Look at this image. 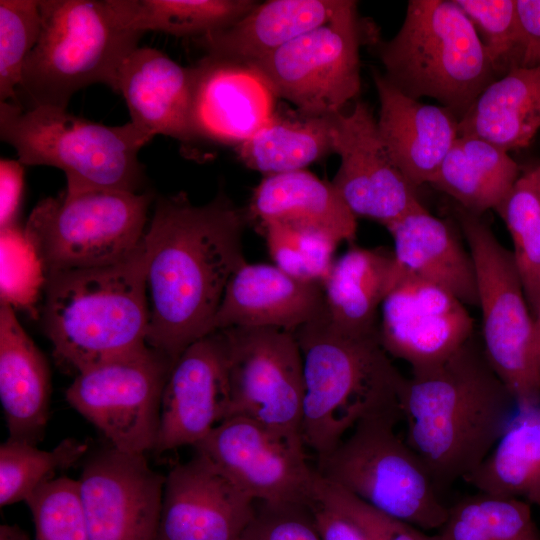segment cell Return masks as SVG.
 Returning <instances> with one entry per match:
<instances>
[{"label":"cell","instance_id":"obj_1","mask_svg":"<svg viewBox=\"0 0 540 540\" xmlns=\"http://www.w3.org/2000/svg\"><path fill=\"white\" fill-rule=\"evenodd\" d=\"M245 224L223 191L202 205L184 193L157 199L145 233L149 347L175 361L208 335L230 278L247 263Z\"/></svg>","mask_w":540,"mask_h":540},{"label":"cell","instance_id":"obj_2","mask_svg":"<svg viewBox=\"0 0 540 540\" xmlns=\"http://www.w3.org/2000/svg\"><path fill=\"white\" fill-rule=\"evenodd\" d=\"M400 406L405 440L439 490L482 463L518 407L474 333L441 363L412 370Z\"/></svg>","mask_w":540,"mask_h":540},{"label":"cell","instance_id":"obj_3","mask_svg":"<svg viewBox=\"0 0 540 540\" xmlns=\"http://www.w3.org/2000/svg\"><path fill=\"white\" fill-rule=\"evenodd\" d=\"M148 256L144 236L119 262L45 277L42 325L60 365L78 374L148 346Z\"/></svg>","mask_w":540,"mask_h":540},{"label":"cell","instance_id":"obj_4","mask_svg":"<svg viewBox=\"0 0 540 540\" xmlns=\"http://www.w3.org/2000/svg\"><path fill=\"white\" fill-rule=\"evenodd\" d=\"M294 335L303 360L301 435L317 457L330 452L362 420L401 414L405 377L378 333H345L325 313Z\"/></svg>","mask_w":540,"mask_h":540},{"label":"cell","instance_id":"obj_5","mask_svg":"<svg viewBox=\"0 0 540 540\" xmlns=\"http://www.w3.org/2000/svg\"><path fill=\"white\" fill-rule=\"evenodd\" d=\"M41 29L28 55L14 104L67 109L94 84L116 92L119 69L142 33L129 29L110 0H40Z\"/></svg>","mask_w":540,"mask_h":540},{"label":"cell","instance_id":"obj_6","mask_svg":"<svg viewBox=\"0 0 540 540\" xmlns=\"http://www.w3.org/2000/svg\"><path fill=\"white\" fill-rule=\"evenodd\" d=\"M377 53L383 75L402 93L433 98L459 120L499 78L454 0H410L399 31L378 43Z\"/></svg>","mask_w":540,"mask_h":540},{"label":"cell","instance_id":"obj_7","mask_svg":"<svg viewBox=\"0 0 540 540\" xmlns=\"http://www.w3.org/2000/svg\"><path fill=\"white\" fill-rule=\"evenodd\" d=\"M0 138L22 165L62 170L67 191L139 192L144 172L138 154L151 141L131 122L108 126L67 109L25 110L12 102H0Z\"/></svg>","mask_w":540,"mask_h":540},{"label":"cell","instance_id":"obj_8","mask_svg":"<svg viewBox=\"0 0 540 540\" xmlns=\"http://www.w3.org/2000/svg\"><path fill=\"white\" fill-rule=\"evenodd\" d=\"M400 418L389 414L362 420L317 457L315 470L380 512L424 531L439 530L448 507L421 459L396 433Z\"/></svg>","mask_w":540,"mask_h":540},{"label":"cell","instance_id":"obj_9","mask_svg":"<svg viewBox=\"0 0 540 540\" xmlns=\"http://www.w3.org/2000/svg\"><path fill=\"white\" fill-rule=\"evenodd\" d=\"M152 201L148 191L64 190L37 203L25 235L45 277L113 264L141 244Z\"/></svg>","mask_w":540,"mask_h":540},{"label":"cell","instance_id":"obj_10","mask_svg":"<svg viewBox=\"0 0 540 540\" xmlns=\"http://www.w3.org/2000/svg\"><path fill=\"white\" fill-rule=\"evenodd\" d=\"M459 219L475 267L485 354L518 406L540 404L533 316L512 251L479 215L462 209Z\"/></svg>","mask_w":540,"mask_h":540},{"label":"cell","instance_id":"obj_11","mask_svg":"<svg viewBox=\"0 0 540 540\" xmlns=\"http://www.w3.org/2000/svg\"><path fill=\"white\" fill-rule=\"evenodd\" d=\"M365 36L357 3L348 0L327 23L247 65L275 98L291 103L297 112L332 116L359 95Z\"/></svg>","mask_w":540,"mask_h":540},{"label":"cell","instance_id":"obj_12","mask_svg":"<svg viewBox=\"0 0 540 540\" xmlns=\"http://www.w3.org/2000/svg\"><path fill=\"white\" fill-rule=\"evenodd\" d=\"M218 332L224 344L229 384L226 419H251L305 449L301 435L303 360L294 333L241 327Z\"/></svg>","mask_w":540,"mask_h":540},{"label":"cell","instance_id":"obj_13","mask_svg":"<svg viewBox=\"0 0 540 540\" xmlns=\"http://www.w3.org/2000/svg\"><path fill=\"white\" fill-rule=\"evenodd\" d=\"M174 360L147 346L76 374L66 400L121 452L154 451Z\"/></svg>","mask_w":540,"mask_h":540},{"label":"cell","instance_id":"obj_14","mask_svg":"<svg viewBox=\"0 0 540 540\" xmlns=\"http://www.w3.org/2000/svg\"><path fill=\"white\" fill-rule=\"evenodd\" d=\"M256 503L310 504L315 469L298 447L251 419L230 417L194 446Z\"/></svg>","mask_w":540,"mask_h":540},{"label":"cell","instance_id":"obj_15","mask_svg":"<svg viewBox=\"0 0 540 540\" xmlns=\"http://www.w3.org/2000/svg\"><path fill=\"white\" fill-rule=\"evenodd\" d=\"M77 481L90 540H154L165 476L145 455L101 449L86 459Z\"/></svg>","mask_w":540,"mask_h":540},{"label":"cell","instance_id":"obj_16","mask_svg":"<svg viewBox=\"0 0 540 540\" xmlns=\"http://www.w3.org/2000/svg\"><path fill=\"white\" fill-rule=\"evenodd\" d=\"M340 165L331 182L350 211L385 227L422 206L416 187L394 163L369 105L356 100L333 116Z\"/></svg>","mask_w":540,"mask_h":540},{"label":"cell","instance_id":"obj_17","mask_svg":"<svg viewBox=\"0 0 540 540\" xmlns=\"http://www.w3.org/2000/svg\"><path fill=\"white\" fill-rule=\"evenodd\" d=\"M380 312L383 348L389 356L409 363L412 370L441 363L474 333V321L465 304L401 267Z\"/></svg>","mask_w":540,"mask_h":540},{"label":"cell","instance_id":"obj_18","mask_svg":"<svg viewBox=\"0 0 540 540\" xmlns=\"http://www.w3.org/2000/svg\"><path fill=\"white\" fill-rule=\"evenodd\" d=\"M256 502L199 453L165 476L154 540H241Z\"/></svg>","mask_w":540,"mask_h":540},{"label":"cell","instance_id":"obj_19","mask_svg":"<svg viewBox=\"0 0 540 540\" xmlns=\"http://www.w3.org/2000/svg\"><path fill=\"white\" fill-rule=\"evenodd\" d=\"M226 355L217 331L189 345L175 360L161 402L154 452L194 447L228 414Z\"/></svg>","mask_w":540,"mask_h":540},{"label":"cell","instance_id":"obj_20","mask_svg":"<svg viewBox=\"0 0 540 540\" xmlns=\"http://www.w3.org/2000/svg\"><path fill=\"white\" fill-rule=\"evenodd\" d=\"M324 313L322 284L297 279L275 265L247 262L230 278L208 335L233 327L294 333Z\"/></svg>","mask_w":540,"mask_h":540},{"label":"cell","instance_id":"obj_21","mask_svg":"<svg viewBox=\"0 0 540 540\" xmlns=\"http://www.w3.org/2000/svg\"><path fill=\"white\" fill-rule=\"evenodd\" d=\"M193 71V123L198 140L236 147L275 113V96L247 64L206 56Z\"/></svg>","mask_w":540,"mask_h":540},{"label":"cell","instance_id":"obj_22","mask_svg":"<svg viewBox=\"0 0 540 540\" xmlns=\"http://www.w3.org/2000/svg\"><path fill=\"white\" fill-rule=\"evenodd\" d=\"M130 122L151 140L165 135L182 143L198 141L193 123L194 71L163 52L138 46L123 61L116 92Z\"/></svg>","mask_w":540,"mask_h":540},{"label":"cell","instance_id":"obj_23","mask_svg":"<svg viewBox=\"0 0 540 540\" xmlns=\"http://www.w3.org/2000/svg\"><path fill=\"white\" fill-rule=\"evenodd\" d=\"M372 77L380 103L377 124L391 158L413 186L429 184L459 136V119L443 106L405 95L377 70Z\"/></svg>","mask_w":540,"mask_h":540},{"label":"cell","instance_id":"obj_24","mask_svg":"<svg viewBox=\"0 0 540 540\" xmlns=\"http://www.w3.org/2000/svg\"><path fill=\"white\" fill-rule=\"evenodd\" d=\"M48 363L8 303L0 307V400L9 438L37 445L49 418Z\"/></svg>","mask_w":540,"mask_h":540},{"label":"cell","instance_id":"obj_25","mask_svg":"<svg viewBox=\"0 0 540 540\" xmlns=\"http://www.w3.org/2000/svg\"><path fill=\"white\" fill-rule=\"evenodd\" d=\"M348 0H270L231 26L198 38L208 57L248 64L330 21Z\"/></svg>","mask_w":540,"mask_h":540},{"label":"cell","instance_id":"obj_26","mask_svg":"<svg viewBox=\"0 0 540 540\" xmlns=\"http://www.w3.org/2000/svg\"><path fill=\"white\" fill-rule=\"evenodd\" d=\"M405 272L435 284L465 305L478 306L475 267L452 228L422 205L386 226Z\"/></svg>","mask_w":540,"mask_h":540},{"label":"cell","instance_id":"obj_27","mask_svg":"<svg viewBox=\"0 0 540 540\" xmlns=\"http://www.w3.org/2000/svg\"><path fill=\"white\" fill-rule=\"evenodd\" d=\"M249 215L260 225L277 222L324 232L339 243L356 237L357 218L331 182L298 170L264 176L254 188Z\"/></svg>","mask_w":540,"mask_h":540},{"label":"cell","instance_id":"obj_28","mask_svg":"<svg viewBox=\"0 0 540 540\" xmlns=\"http://www.w3.org/2000/svg\"><path fill=\"white\" fill-rule=\"evenodd\" d=\"M399 272L394 252L352 246L322 283L327 320L345 333H378V311Z\"/></svg>","mask_w":540,"mask_h":540},{"label":"cell","instance_id":"obj_29","mask_svg":"<svg viewBox=\"0 0 540 540\" xmlns=\"http://www.w3.org/2000/svg\"><path fill=\"white\" fill-rule=\"evenodd\" d=\"M540 130V65L515 67L488 85L458 122L459 136L507 152L529 145Z\"/></svg>","mask_w":540,"mask_h":540},{"label":"cell","instance_id":"obj_30","mask_svg":"<svg viewBox=\"0 0 540 540\" xmlns=\"http://www.w3.org/2000/svg\"><path fill=\"white\" fill-rule=\"evenodd\" d=\"M520 176L509 152L477 137L458 136L429 184L480 215L496 210Z\"/></svg>","mask_w":540,"mask_h":540},{"label":"cell","instance_id":"obj_31","mask_svg":"<svg viewBox=\"0 0 540 540\" xmlns=\"http://www.w3.org/2000/svg\"><path fill=\"white\" fill-rule=\"evenodd\" d=\"M464 481L479 492L540 505V404L517 407L490 453Z\"/></svg>","mask_w":540,"mask_h":540},{"label":"cell","instance_id":"obj_32","mask_svg":"<svg viewBox=\"0 0 540 540\" xmlns=\"http://www.w3.org/2000/svg\"><path fill=\"white\" fill-rule=\"evenodd\" d=\"M335 115V114H334ZM274 113L251 138L235 147L247 168L264 176L304 170L334 153L333 116Z\"/></svg>","mask_w":540,"mask_h":540},{"label":"cell","instance_id":"obj_33","mask_svg":"<svg viewBox=\"0 0 540 540\" xmlns=\"http://www.w3.org/2000/svg\"><path fill=\"white\" fill-rule=\"evenodd\" d=\"M131 30L203 37L227 28L250 12L252 0H110Z\"/></svg>","mask_w":540,"mask_h":540},{"label":"cell","instance_id":"obj_34","mask_svg":"<svg viewBox=\"0 0 540 540\" xmlns=\"http://www.w3.org/2000/svg\"><path fill=\"white\" fill-rule=\"evenodd\" d=\"M440 540H540L531 505L479 492L448 507Z\"/></svg>","mask_w":540,"mask_h":540},{"label":"cell","instance_id":"obj_35","mask_svg":"<svg viewBox=\"0 0 540 540\" xmlns=\"http://www.w3.org/2000/svg\"><path fill=\"white\" fill-rule=\"evenodd\" d=\"M87 445L74 438L62 440L52 450L8 438L0 446V506L26 500L42 485L54 479L58 470L80 460Z\"/></svg>","mask_w":540,"mask_h":540},{"label":"cell","instance_id":"obj_36","mask_svg":"<svg viewBox=\"0 0 540 540\" xmlns=\"http://www.w3.org/2000/svg\"><path fill=\"white\" fill-rule=\"evenodd\" d=\"M496 211L510 233L514 262L534 316L540 305V199L526 173Z\"/></svg>","mask_w":540,"mask_h":540},{"label":"cell","instance_id":"obj_37","mask_svg":"<svg viewBox=\"0 0 540 540\" xmlns=\"http://www.w3.org/2000/svg\"><path fill=\"white\" fill-rule=\"evenodd\" d=\"M260 226L275 266L297 279L323 283L335 261L336 239L321 231L277 222Z\"/></svg>","mask_w":540,"mask_h":540},{"label":"cell","instance_id":"obj_38","mask_svg":"<svg viewBox=\"0 0 540 540\" xmlns=\"http://www.w3.org/2000/svg\"><path fill=\"white\" fill-rule=\"evenodd\" d=\"M41 29L40 0H0V102L15 103Z\"/></svg>","mask_w":540,"mask_h":540},{"label":"cell","instance_id":"obj_39","mask_svg":"<svg viewBox=\"0 0 540 540\" xmlns=\"http://www.w3.org/2000/svg\"><path fill=\"white\" fill-rule=\"evenodd\" d=\"M25 503L33 518L35 540H90L77 480L54 478Z\"/></svg>","mask_w":540,"mask_h":540},{"label":"cell","instance_id":"obj_40","mask_svg":"<svg viewBox=\"0 0 540 540\" xmlns=\"http://www.w3.org/2000/svg\"><path fill=\"white\" fill-rule=\"evenodd\" d=\"M474 26L499 77L520 67L515 0H454Z\"/></svg>","mask_w":540,"mask_h":540},{"label":"cell","instance_id":"obj_41","mask_svg":"<svg viewBox=\"0 0 540 540\" xmlns=\"http://www.w3.org/2000/svg\"><path fill=\"white\" fill-rule=\"evenodd\" d=\"M312 499L355 523L367 540H440L407 522L369 506L357 497L324 480L315 470Z\"/></svg>","mask_w":540,"mask_h":540},{"label":"cell","instance_id":"obj_42","mask_svg":"<svg viewBox=\"0 0 540 540\" xmlns=\"http://www.w3.org/2000/svg\"><path fill=\"white\" fill-rule=\"evenodd\" d=\"M1 231V302L12 307L29 306L45 275L24 229L17 224Z\"/></svg>","mask_w":540,"mask_h":540},{"label":"cell","instance_id":"obj_43","mask_svg":"<svg viewBox=\"0 0 540 540\" xmlns=\"http://www.w3.org/2000/svg\"><path fill=\"white\" fill-rule=\"evenodd\" d=\"M241 540H322L310 504L256 503Z\"/></svg>","mask_w":540,"mask_h":540},{"label":"cell","instance_id":"obj_44","mask_svg":"<svg viewBox=\"0 0 540 540\" xmlns=\"http://www.w3.org/2000/svg\"><path fill=\"white\" fill-rule=\"evenodd\" d=\"M522 57L520 67L540 65V0H515Z\"/></svg>","mask_w":540,"mask_h":540},{"label":"cell","instance_id":"obj_45","mask_svg":"<svg viewBox=\"0 0 540 540\" xmlns=\"http://www.w3.org/2000/svg\"><path fill=\"white\" fill-rule=\"evenodd\" d=\"M18 160H0V228L17 224L21 203L24 169Z\"/></svg>","mask_w":540,"mask_h":540},{"label":"cell","instance_id":"obj_46","mask_svg":"<svg viewBox=\"0 0 540 540\" xmlns=\"http://www.w3.org/2000/svg\"><path fill=\"white\" fill-rule=\"evenodd\" d=\"M310 509L322 540H367L358 526L340 512L313 499Z\"/></svg>","mask_w":540,"mask_h":540},{"label":"cell","instance_id":"obj_47","mask_svg":"<svg viewBox=\"0 0 540 540\" xmlns=\"http://www.w3.org/2000/svg\"><path fill=\"white\" fill-rule=\"evenodd\" d=\"M0 540H29V535L16 524H2L0 526Z\"/></svg>","mask_w":540,"mask_h":540},{"label":"cell","instance_id":"obj_48","mask_svg":"<svg viewBox=\"0 0 540 540\" xmlns=\"http://www.w3.org/2000/svg\"><path fill=\"white\" fill-rule=\"evenodd\" d=\"M533 345L537 364L540 370V305L533 316Z\"/></svg>","mask_w":540,"mask_h":540},{"label":"cell","instance_id":"obj_49","mask_svg":"<svg viewBox=\"0 0 540 540\" xmlns=\"http://www.w3.org/2000/svg\"><path fill=\"white\" fill-rule=\"evenodd\" d=\"M530 178L535 191L540 199V164L535 165L525 172Z\"/></svg>","mask_w":540,"mask_h":540}]
</instances>
